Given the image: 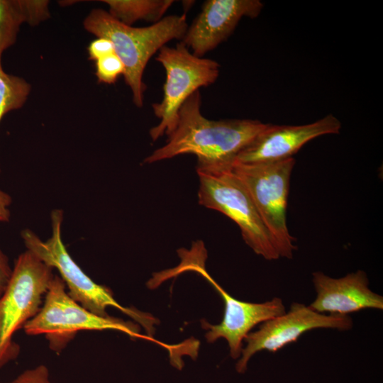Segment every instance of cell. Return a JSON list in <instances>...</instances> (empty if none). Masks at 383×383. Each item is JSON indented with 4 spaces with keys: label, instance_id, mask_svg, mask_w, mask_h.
<instances>
[{
    "label": "cell",
    "instance_id": "cell-1",
    "mask_svg": "<svg viewBox=\"0 0 383 383\" xmlns=\"http://www.w3.org/2000/svg\"><path fill=\"white\" fill-rule=\"evenodd\" d=\"M200 108L198 90L179 110L176 127L167 135L165 145L148 155L144 162L192 154L197 158L196 167L231 169L239 152L268 125L250 119L210 120L201 114Z\"/></svg>",
    "mask_w": 383,
    "mask_h": 383
},
{
    "label": "cell",
    "instance_id": "cell-2",
    "mask_svg": "<svg viewBox=\"0 0 383 383\" xmlns=\"http://www.w3.org/2000/svg\"><path fill=\"white\" fill-rule=\"evenodd\" d=\"M83 26L87 32L112 42L124 65L123 77L133 101L139 108L143 105L146 89L143 75L150 57L169 41L182 40L188 28L185 13L167 16L150 26L136 28L121 23L101 9H92Z\"/></svg>",
    "mask_w": 383,
    "mask_h": 383
},
{
    "label": "cell",
    "instance_id": "cell-3",
    "mask_svg": "<svg viewBox=\"0 0 383 383\" xmlns=\"http://www.w3.org/2000/svg\"><path fill=\"white\" fill-rule=\"evenodd\" d=\"M62 210L55 209L52 212V233L46 240H42L31 230H23L21 235L26 250L57 270L69 295L87 310L101 316H108L107 308L113 307L140 324L147 333L152 332L157 319L134 307L121 305L109 287L93 281L75 262L62 241Z\"/></svg>",
    "mask_w": 383,
    "mask_h": 383
},
{
    "label": "cell",
    "instance_id": "cell-4",
    "mask_svg": "<svg viewBox=\"0 0 383 383\" xmlns=\"http://www.w3.org/2000/svg\"><path fill=\"white\" fill-rule=\"evenodd\" d=\"M28 335H44L49 348L60 354L81 331H116L131 338L155 342L165 348L170 346L148 335H141L138 324L113 316H101L87 310L68 294L61 277L55 274L38 313L23 327Z\"/></svg>",
    "mask_w": 383,
    "mask_h": 383
},
{
    "label": "cell",
    "instance_id": "cell-5",
    "mask_svg": "<svg viewBox=\"0 0 383 383\" xmlns=\"http://www.w3.org/2000/svg\"><path fill=\"white\" fill-rule=\"evenodd\" d=\"M54 276L53 269L28 250L16 259L0 296V370L19 355L14 335L38 313Z\"/></svg>",
    "mask_w": 383,
    "mask_h": 383
},
{
    "label": "cell",
    "instance_id": "cell-6",
    "mask_svg": "<svg viewBox=\"0 0 383 383\" xmlns=\"http://www.w3.org/2000/svg\"><path fill=\"white\" fill-rule=\"evenodd\" d=\"M199 204L218 211L239 227L245 243L267 260L280 258L274 240L245 187L229 170L199 168Z\"/></svg>",
    "mask_w": 383,
    "mask_h": 383
},
{
    "label": "cell",
    "instance_id": "cell-7",
    "mask_svg": "<svg viewBox=\"0 0 383 383\" xmlns=\"http://www.w3.org/2000/svg\"><path fill=\"white\" fill-rule=\"evenodd\" d=\"M295 163L290 157L262 163L234 162L232 167L272 235L279 257L287 259H292L297 250L287 223L290 178Z\"/></svg>",
    "mask_w": 383,
    "mask_h": 383
},
{
    "label": "cell",
    "instance_id": "cell-8",
    "mask_svg": "<svg viewBox=\"0 0 383 383\" xmlns=\"http://www.w3.org/2000/svg\"><path fill=\"white\" fill-rule=\"evenodd\" d=\"M155 59L165 68L166 80L161 101L152 105L154 114L160 119L159 124L150 130L153 141L174 130L182 104L200 87L213 84L220 67L213 60L192 54L182 41L175 47L161 48Z\"/></svg>",
    "mask_w": 383,
    "mask_h": 383
},
{
    "label": "cell",
    "instance_id": "cell-9",
    "mask_svg": "<svg viewBox=\"0 0 383 383\" xmlns=\"http://www.w3.org/2000/svg\"><path fill=\"white\" fill-rule=\"evenodd\" d=\"M353 326V319L348 315L321 313L309 306L293 303L288 312L262 322L257 331L246 335L244 339L246 345L243 348L235 369L238 372L244 373L249 360L257 352H277L296 341L309 331L317 328L348 331Z\"/></svg>",
    "mask_w": 383,
    "mask_h": 383
},
{
    "label": "cell",
    "instance_id": "cell-10",
    "mask_svg": "<svg viewBox=\"0 0 383 383\" xmlns=\"http://www.w3.org/2000/svg\"><path fill=\"white\" fill-rule=\"evenodd\" d=\"M203 260L195 262L190 267L203 276L221 296L224 303V313L219 324L213 325L205 320L201 321L203 328L208 330L205 337L208 342L213 343L218 338L228 342L230 355L233 359L240 357L243 340L255 326L286 312L282 300L274 297L263 303H251L238 300L226 292L205 270Z\"/></svg>",
    "mask_w": 383,
    "mask_h": 383
},
{
    "label": "cell",
    "instance_id": "cell-11",
    "mask_svg": "<svg viewBox=\"0 0 383 383\" xmlns=\"http://www.w3.org/2000/svg\"><path fill=\"white\" fill-rule=\"evenodd\" d=\"M262 7L259 0H207L182 42L192 54L203 57L233 33L242 18L257 17Z\"/></svg>",
    "mask_w": 383,
    "mask_h": 383
},
{
    "label": "cell",
    "instance_id": "cell-12",
    "mask_svg": "<svg viewBox=\"0 0 383 383\" xmlns=\"http://www.w3.org/2000/svg\"><path fill=\"white\" fill-rule=\"evenodd\" d=\"M340 121L333 115L299 126H278L268 123L238 155L240 164L269 162L293 157L306 143L328 134H338Z\"/></svg>",
    "mask_w": 383,
    "mask_h": 383
},
{
    "label": "cell",
    "instance_id": "cell-13",
    "mask_svg": "<svg viewBox=\"0 0 383 383\" xmlns=\"http://www.w3.org/2000/svg\"><path fill=\"white\" fill-rule=\"evenodd\" d=\"M312 282L316 296L309 306L318 313L348 315L367 309H383L382 296L370 289L362 270L340 278L316 271L312 273Z\"/></svg>",
    "mask_w": 383,
    "mask_h": 383
},
{
    "label": "cell",
    "instance_id": "cell-14",
    "mask_svg": "<svg viewBox=\"0 0 383 383\" xmlns=\"http://www.w3.org/2000/svg\"><path fill=\"white\" fill-rule=\"evenodd\" d=\"M50 16L46 0H0V59L16 43L23 23L35 26Z\"/></svg>",
    "mask_w": 383,
    "mask_h": 383
},
{
    "label": "cell",
    "instance_id": "cell-15",
    "mask_svg": "<svg viewBox=\"0 0 383 383\" xmlns=\"http://www.w3.org/2000/svg\"><path fill=\"white\" fill-rule=\"evenodd\" d=\"M109 13L121 23L132 26L138 21L155 23L163 18L173 0H102Z\"/></svg>",
    "mask_w": 383,
    "mask_h": 383
},
{
    "label": "cell",
    "instance_id": "cell-16",
    "mask_svg": "<svg viewBox=\"0 0 383 383\" xmlns=\"http://www.w3.org/2000/svg\"><path fill=\"white\" fill-rule=\"evenodd\" d=\"M30 91L31 86L26 79L4 70L0 59V122L7 113L24 105Z\"/></svg>",
    "mask_w": 383,
    "mask_h": 383
},
{
    "label": "cell",
    "instance_id": "cell-17",
    "mask_svg": "<svg viewBox=\"0 0 383 383\" xmlns=\"http://www.w3.org/2000/svg\"><path fill=\"white\" fill-rule=\"evenodd\" d=\"M124 72V65L116 52L96 61V76L101 83L113 84Z\"/></svg>",
    "mask_w": 383,
    "mask_h": 383
},
{
    "label": "cell",
    "instance_id": "cell-18",
    "mask_svg": "<svg viewBox=\"0 0 383 383\" xmlns=\"http://www.w3.org/2000/svg\"><path fill=\"white\" fill-rule=\"evenodd\" d=\"M6 383H51L50 371L45 365L29 368Z\"/></svg>",
    "mask_w": 383,
    "mask_h": 383
},
{
    "label": "cell",
    "instance_id": "cell-19",
    "mask_svg": "<svg viewBox=\"0 0 383 383\" xmlns=\"http://www.w3.org/2000/svg\"><path fill=\"white\" fill-rule=\"evenodd\" d=\"M89 59L95 62L102 57L115 53L112 42L106 38H97L88 46Z\"/></svg>",
    "mask_w": 383,
    "mask_h": 383
},
{
    "label": "cell",
    "instance_id": "cell-20",
    "mask_svg": "<svg viewBox=\"0 0 383 383\" xmlns=\"http://www.w3.org/2000/svg\"><path fill=\"white\" fill-rule=\"evenodd\" d=\"M12 272L9 260L0 248V296L4 291Z\"/></svg>",
    "mask_w": 383,
    "mask_h": 383
},
{
    "label": "cell",
    "instance_id": "cell-21",
    "mask_svg": "<svg viewBox=\"0 0 383 383\" xmlns=\"http://www.w3.org/2000/svg\"><path fill=\"white\" fill-rule=\"evenodd\" d=\"M11 198L9 194L0 189V222H7L10 219Z\"/></svg>",
    "mask_w": 383,
    "mask_h": 383
}]
</instances>
